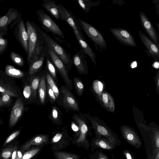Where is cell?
<instances>
[{
	"instance_id": "obj_2",
	"label": "cell",
	"mask_w": 159,
	"mask_h": 159,
	"mask_svg": "<svg viewBox=\"0 0 159 159\" xmlns=\"http://www.w3.org/2000/svg\"><path fill=\"white\" fill-rule=\"evenodd\" d=\"M80 26L93 43L96 49L100 52L107 48L106 40L101 33L94 26L80 19H77Z\"/></svg>"
},
{
	"instance_id": "obj_1",
	"label": "cell",
	"mask_w": 159,
	"mask_h": 159,
	"mask_svg": "<svg viewBox=\"0 0 159 159\" xmlns=\"http://www.w3.org/2000/svg\"><path fill=\"white\" fill-rule=\"evenodd\" d=\"M25 25L28 36L27 60L29 65L44 52L46 40L43 31L34 23L27 20Z\"/></svg>"
},
{
	"instance_id": "obj_50",
	"label": "cell",
	"mask_w": 159,
	"mask_h": 159,
	"mask_svg": "<svg viewBox=\"0 0 159 159\" xmlns=\"http://www.w3.org/2000/svg\"><path fill=\"white\" fill-rule=\"evenodd\" d=\"M159 63L158 62H156L154 63V67L156 68H158L159 67Z\"/></svg>"
},
{
	"instance_id": "obj_5",
	"label": "cell",
	"mask_w": 159,
	"mask_h": 159,
	"mask_svg": "<svg viewBox=\"0 0 159 159\" xmlns=\"http://www.w3.org/2000/svg\"><path fill=\"white\" fill-rule=\"evenodd\" d=\"M45 52L46 55L49 58L53 65L56 67L65 82L68 84H70L71 80L64 64L55 52L48 47L46 41Z\"/></svg>"
},
{
	"instance_id": "obj_37",
	"label": "cell",
	"mask_w": 159,
	"mask_h": 159,
	"mask_svg": "<svg viewBox=\"0 0 159 159\" xmlns=\"http://www.w3.org/2000/svg\"><path fill=\"white\" fill-rule=\"evenodd\" d=\"M0 100V107L8 105L11 101V96L7 94L1 93Z\"/></svg>"
},
{
	"instance_id": "obj_42",
	"label": "cell",
	"mask_w": 159,
	"mask_h": 159,
	"mask_svg": "<svg viewBox=\"0 0 159 159\" xmlns=\"http://www.w3.org/2000/svg\"><path fill=\"white\" fill-rule=\"evenodd\" d=\"M62 134L60 133L57 134L52 139V142L53 143H56L59 141L62 137Z\"/></svg>"
},
{
	"instance_id": "obj_40",
	"label": "cell",
	"mask_w": 159,
	"mask_h": 159,
	"mask_svg": "<svg viewBox=\"0 0 159 159\" xmlns=\"http://www.w3.org/2000/svg\"><path fill=\"white\" fill-rule=\"evenodd\" d=\"M47 86L48 93L49 97L52 100L55 101L56 97L53 91L48 85Z\"/></svg>"
},
{
	"instance_id": "obj_23",
	"label": "cell",
	"mask_w": 159,
	"mask_h": 159,
	"mask_svg": "<svg viewBox=\"0 0 159 159\" xmlns=\"http://www.w3.org/2000/svg\"><path fill=\"white\" fill-rule=\"evenodd\" d=\"M77 2L82 10L86 13H88L91 8L99 4L100 1L93 2L89 0H77Z\"/></svg>"
},
{
	"instance_id": "obj_14",
	"label": "cell",
	"mask_w": 159,
	"mask_h": 159,
	"mask_svg": "<svg viewBox=\"0 0 159 159\" xmlns=\"http://www.w3.org/2000/svg\"><path fill=\"white\" fill-rule=\"evenodd\" d=\"M24 109V105L21 98H19L12 107L10 116L9 125L11 128L16 124L21 116Z\"/></svg>"
},
{
	"instance_id": "obj_27",
	"label": "cell",
	"mask_w": 159,
	"mask_h": 159,
	"mask_svg": "<svg viewBox=\"0 0 159 159\" xmlns=\"http://www.w3.org/2000/svg\"><path fill=\"white\" fill-rule=\"evenodd\" d=\"M7 31L8 29H0V55L4 53L7 47V40L6 38H4L3 36L7 34Z\"/></svg>"
},
{
	"instance_id": "obj_44",
	"label": "cell",
	"mask_w": 159,
	"mask_h": 159,
	"mask_svg": "<svg viewBox=\"0 0 159 159\" xmlns=\"http://www.w3.org/2000/svg\"><path fill=\"white\" fill-rule=\"evenodd\" d=\"M98 159H109L103 153L100 152L98 155Z\"/></svg>"
},
{
	"instance_id": "obj_10",
	"label": "cell",
	"mask_w": 159,
	"mask_h": 159,
	"mask_svg": "<svg viewBox=\"0 0 159 159\" xmlns=\"http://www.w3.org/2000/svg\"><path fill=\"white\" fill-rule=\"evenodd\" d=\"M139 17L142 26L148 37L155 44L159 45L158 34L147 16L142 11H140Z\"/></svg>"
},
{
	"instance_id": "obj_35",
	"label": "cell",
	"mask_w": 159,
	"mask_h": 159,
	"mask_svg": "<svg viewBox=\"0 0 159 159\" xmlns=\"http://www.w3.org/2000/svg\"><path fill=\"white\" fill-rule=\"evenodd\" d=\"M55 155L57 159H79L75 155L65 152H57Z\"/></svg>"
},
{
	"instance_id": "obj_24",
	"label": "cell",
	"mask_w": 159,
	"mask_h": 159,
	"mask_svg": "<svg viewBox=\"0 0 159 159\" xmlns=\"http://www.w3.org/2000/svg\"><path fill=\"white\" fill-rule=\"evenodd\" d=\"M6 74L12 77L20 78L23 77L24 72L20 70L17 69L12 65H7L5 67Z\"/></svg>"
},
{
	"instance_id": "obj_26",
	"label": "cell",
	"mask_w": 159,
	"mask_h": 159,
	"mask_svg": "<svg viewBox=\"0 0 159 159\" xmlns=\"http://www.w3.org/2000/svg\"><path fill=\"white\" fill-rule=\"evenodd\" d=\"M101 100L104 105L109 110L113 111L114 109V103L112 98L110 95L104 92L102 95Z\"/></svg>"
},
{
	"instance_id": "obj_3",
	"label": "cell",
	"mask_w": 159,
	"mask_h": 159,
	"mask_svg": "<svg viewBox=\"0 0 159 159\" xmlns=\"http://www.w3.org/2000/svg\"><path fill=\"white\" fill-rule=\"evenodd\" d=\"M38 20L43 28L47 32L64 38L63 33L59 25L43 10L38 9L36 11Z\"/></svg>"
},
{
	"instance_id": "obj_9",
	"label": "cell",
	"mask_w": 159,
	"mask_h": 159,
	"mask_svg": "<svg viewBox=\"0 0 159 159\" xmlns=\"http://www.w3.org/2000/svg\"><path fill=\"white\" fill-rule=\"evenodd\" d=\"M14 34L16 40L19 43L27 55L28 52V34L24 20L21 19L16 25Z\"/></svg>"
},
{
	"instance_id": "obj_11",
	"label": "cell",
	"mask_w": 159,
	"mask_h": 159,
	"mask_svg": "<svg viewBox=\"0 0 159 159\" xmlns=\"http://www.w3.org/2000/svg\"><path fill=\"white\" fill-rule=\"evenodd\" d=\"M140 39L146 49L147 55L152 57L154 60H159V45L155 44L144 33L140 30L139 31Z\"/></svg>"
},
{
	"instance_id": "obj_7",
	"label": "cell",
	"mask_w": 159,
	"mask_h": 159,
	"mask_svg": "<svg viewBox=\"0 0 159 159\" xmlns=\"http://www.w3.org/2000/svg\"><path fill=\"white\" fill-rule=\"evenodd\" d=\"M110 31L116 39L124 45L136 47L137 45L133 36L127 30L121 28H111Z\"/></svg>"
},
{
	"instance_id": "obj_19",
	"label": "cell",
	"mask_w": 159,
	"mask_h": 159,
	"mask_svg": "<svg viewBox=\"0 0 159 159\" xmlns=\"http://www.w3.org/2000/svg\"><path fill=\"white\" fill-rule=\"evenodd\" d=\"M42 6L56 20L60 19L59 7L54 0H43Z\"/></svg>"
},
{
	"instance_id": "obj_16",
	"label": "cell",
	"mask_w": 159,
	"mask_h": 159,
	"mask_svg": "<svg viewBox=\"0 0 159 159\" xmlns=\"http://www.w3.org/2000/svg\"><path fill=\"white\" fill-rule=\"evenodd\" d=\"M74 34L82 52L84 54L88 55L92 62L96 65V58L97 56L95 53L93 52L85 39L82 38L77 33H74Z\"/></svg>"
},
{
	"instance_id": "obj_22",
	"label": "cell",
	"mask_w": 159,
	"mask_h": 159,
	"mask_svg": "<svg viewBox=\"0 0 159 159\" xmlns=\"http://www.w3.org/2000/svg\"><path fill=\"white\" fill-rule=\"evenodd\" d=\"M96 147L106 150H111L115 148V145L107 139L102 137L95 139L93 142Z\"/></svg>"
},
{
	"instance_id": "obj_31",
	"label": "cell",
	"mask_w": 159,
	"mask_h": 159,
	"mask_svg": "<svg viewBox=\"0 0 159 159\" xmlns=\"http://www.w3.org/2000/svg\"><path fill=\"white\" fill-rule=\"evenodd\" d=\"M10 57L12 61L17 65L21 67L24 66V59L20 54L12 51L10 54Z\"/></svg>"
},
{
	"instance_id": "obj_8",
	"label": "cell",
	"mask_w": 159,
	"mask_h": 159,
	"mask_svg": "<svg viewBox=\"0 0 159 159\" xmlns=\"http://www.w3.org/2000/svg\"><path fill=\"white\" fill-rule=\"evenodd\" d=\"M21 19V15L18 10L13 7H10L5 15L0 17V29H8V26L13 21L10 28L11 29Z\"/></svg>"
},
{
	"instance_id": "obj_4",
	"label": "cell",
	"mask_w": 159,
	"mask_h": 159,
	"mask_svg": "<svg viewBox=\"0 0 159 159\" xmlns=\"http://www.w3.org/2000/svg\"><path fill=\"white\" fill-rule=\"evenodd\" d=\"M43 33L48 47L55 52L62 61L66 67H71L73 62L70 54L48 34L44 32Z\"/></svg>"
},
{
	"instance_id": "obj_29",
	"label": "cell",
	"mask_w": 159,
	"mask_h": 159,
	"mask_svg": "<svg viewBox=\"0 0 159 159\" xmlns=\"http://www.w3.org/2000/svg\"><path fill=\"white\" fill-rule=\"evenodd\" d=\"M0 93L8 94L11 97H18V95L15 89L8 85L0 83Z\"/></svg>"
},
{
	"instance_id": "obj_21",
	"label": "cell",
	"mask_w": 159,
	"mask_h": 159,
	"mask_svg": "<svg viewBox=\"0 0 159 159\" xmlns=\"http://www.w3.org/2000/svg\"><path fill=\"white\" fill-rule=\"evenodd\" d=\"M45 58V52L39 58L29 65L28 73L29 75L31 76L34 75L41 68L44 64Z\"/></svg>"
},
{
	"instance_id": "obj_33",
	"label": "cell",
	"mask_w": 159,
	"mask_h": 159,
	"mask_svg": "<svg viewBox=\"0 0 159 159\" xmlns=\"http://www.w3.org/2000/svg\"><path fill=\"white\" fill-rule=\"evenodd\" d=\"M40 149L39 148H34L29 149L23 153L20 159H31L40 151Z\"/></svg>"
},
{
	"instance_id": "obj_32",
	"label": "cell",
	"mask_w": 159,
	"mask_h": 159,
	"mask_svg": "<svg viewBox=\"0 0 159 159\" xmlns=\"http://www.w3.org/2000/svg\"><path fill=\"white\" fill-rule=\"evenodd\" d=\"M46 77L48 85L53 91L56 97L57 98L59 94V90L52 76L49 73H47Z\"/></svg>"
},
{
	"instance_id": "obj_46",
	"label": "cell",
	"mask_w": 159,
	"mask_h": 159,
	"mask_svg": "<svg viewBox=\"0 0 159 159\" xmlns=\"http://www.w3.org/2000/svg\"><path fill=\"white\" fill-rule=\"evenodd\" d=\"M98 90L100 94L102 90L103 86L102 83L100 81H98Z\"/></svg>"
},
{
	"instance_id": "obj_43",
	"label": "cell",
	"mask_w": 159,
	"mask_h": 159,
	"mask_svg": "<svg viewBox=\"0 0 159 159\" xmlns=\"http://www.w3.org/2000/svg\"><path fill=\"white\" fill-rule=\"evenodd\" d=\"M52 115L53 118L54 120H56L58 117V112L55 108H53L52 110Z\"/></svg>"
},
{
	"instance_id": "obj_38",
	"label": "cell",
	"mask_w": 159,
	"mask_h": 159,
	"mask_svg": "<svg viewBox=\"0 0 159 159\" xmlns=\"http://www.w3.org/2000/svg\"><path fill=\"white\" fill-rule=\"evenodd\" d=\"M20 130H17L11 133L5 141L3 147L6 146L11 142L20 134Z\"/></svg>"
},
{
	"instance_id": "obj_51",
	"label": "cell",
	"mask_w": 159,
	"mask_h": 159,
	"mask_svg": "<svg viewBox=\"0 0 159 159\" xmlns=\"http://www.w3.org/2000/svg\"><path fill=\"white\" fill-rule=\"evenodd\" d=\"M1 16V15L0 12V17Z\"/></svg>"
},
{
	"instance_id": "obj_34",
	"label": "cell",
	"mask_w": 159,
	"mask_h": 159,
	"mask_svg": "<svg viewBox=\"0 0 159 159\" xmlns=\"http://www.w3.org/2000/svg\"><path fill=\"white\" fill-rule=\"evenodd\" d=\"M46 66L48 69L52 76L56 80V73L55 66L49 58L46 55Z\"/></svg>"
},
{
	"instance_id": "obj_48",
	"label": "cell",
	"mask_w": 159,
	"mask_h": 159,
	"mask_svg": "<svg viewBox=\"0 0 159 159\" xmlns=\"http://www.w3.org/2000/svg\"><path fill=\"white\" fill-rule=\"evenodd\" d=\"M71 128L74 131H77L79 129L78 127L74 123H73L71 124Z\"/></svg>"
},
{
	"instance_id": "obj_18",
	"label": "cell",
	"mask_w": 159,
	"mask_h": 159,
	"mask_svg": "<svg viewBox=\"0 0 159 159\" xmlns=\"http://www.w3.org/2000/svg\"><path fill=\"white\" fill-rule=\"evenodd\" d=\"M48 140V138L46 135H41L35 136L26 142L20 147V150L23 153L29 150L32 146L39 145L46 143Z\"/></svg>"
},
{
	"instance_id": "obj_25",
	"label": "cell",
	"mask_w": 159,
	"mask_h": 159,
	"mask_svg": "<svg viewBox=\"0 0 159 159\" xmlns=\"http://www.w3.org/2000/svg\"><path fill=\"white\" fill-rule=\"evenodd\" d=\"M38 91L39 97L42 104H44L46 94L45 80L44 75H43L40 80Z\"/></svg>"
},
{
	"instance_id": "obj_17",
	"label": "cell",
	"mask_w": 159,
	"mask_h": 159,
	"mask_svg": "<svg viewBox=\"0 0 159 159\" xmlns=\"http://www.w3.org/2000/svg\"><path fill=\"white\" fill-rule=\"evenodd\" d=\"M61 91L63 95L64 105L75 111H79V105L71 93L64 87H61Z\"/></svg>"
},
{
	"instance_id": "obj_47",
	"label": "cell",
	"mask_w": 159,
	"mask_h": 159,
	"mask_svg": "<svg viewBox=\"0 0 159 159\" xmlns=\"http://www.w3.org/2000/svg\"><path fill=\"white\" fill-rule=\"evenodd\" d=\"M20 150H18L17 154L16 159H20L21 158L23 154Z\"/></svg>"
},
{
	"instance_id": "obj_20",
	"label": "cell",
	"mask_w": 159,
	"mask_h": 159,
	"mask_svg": "<svg viewBox=\"0 0 159 159\" xmlns=\"http://www.w3.org/2000/svg\"><path fill=\"white\" fill-rule=\"evenodd\" d=\"M74 119L78 123L80 130V135L76 140V142L83 143L86 140V136L88 131V128L85 123L83 120L76 115L74 116Z\"/></svg>"
},
{
	"instance_id": "obj_39",
	"label": "cell",
	"mask_w": 159,
	"mask_h": 159,
	"mask_svg": "<svg viewBox=\"0 0 159 159\" xmlns=\"http://www.w3.org/2000/svg\"><path fill=\"white\" fill-rule=\"evenodd\" d=\"M23 94L26 99H28L30 98L32 96V91L30 85L27 84L24 86L23 90Z\"/></svg>"
},
{
	"instance_id": "obj_13",
	"label": "cell",
	"mask_w": 159,
	"mask_h": 159,
	"mask_svg": "<svg viewBox=\"0 0 159 159\" xmlns=\"http://www.w3.org/2000/svg\"><path fill=\"white\" fill-rule=\"evenodd\" d=\"M121 130L124 138L128 143L137 148H141L142 142L134 130L125 126H122Z\"/></svg>"
},
{
	"instance_id": "obj_6",
	"label": "cell",
	"mask_w": 159,
	"mask_h": 159,
	"mask_svg": "<svg viewBox=\"0 0 159 159\" xmlns=\"http://www.w3.org/2000/svg\"><path fill=\"white\" fill-rule=\"evenodd\" d=\"M58 6L59 9L60 19L66 22L73 29L74 33L78 34L82 38L84 39L77 20L71 11L67 9L60 4L58 5Z\"/></svg>"
},
{
	"instance_id": "obj_49",
	"label": "cell",
	"mask_w": 159,
	"mask_h": 159,
	"mask_svg": "<svg viewBox=\"0 0 159 159\" xmlns=\"http://www.w3.org/2000/svg\"><path fill=\"white\" fill-rule=\"evenodd\" d=\"M137 66V64L136 62H133L131 65V66L132 68H134L136 67Z\"/></svg>"
},
{
	"instance_id": "obj_28",
	"label": "cell",
	"mask_w": 159,
	"mask_h": 159,
	"mask_svg": "<svg viewBox=\"0 0 159 159\" xmlns=\"http://www.w3.org/2000/svg\"><path fill=\"white\" fill-rule=\"evenodd\" d=\"M17 148L16 146L9 145L2 150L0 154V157L2 159H10L12 152Z\"/></svg>"
},
{
	"instance_id": "obj_45",
	"label": "cell",
	"mask_w": 159,
	"mask_h": 159,
	"mask_svg": "<svg viewBox=\"0 0 159 159\" xmlns=\"http://www.w3.org/2000/svg\"><path fill=\"white\" fill-rule=\"evenodd\" d=\"M17 148L15 150L12 152L10 159H16L18 151Z\"/></svg>"
},
{
	"instance_id": "obj_52",
	"label": "cell",
	"mask_w": 159,
	"mask_h": 159,
	"mask_svg": "<svg viewBox=\"0 0 159 159\" xmlns=\"http://www.w3.org/2000/svg\"><path fill=\"white\" fill-rule=\"evenodd\" d=\"M1 98V97H0V100Z\"/></svg>"
},
{
	"instance_id": "obj_36",
	"label": "cell",
	"mask_w": 159,
	"mask_h": 159,
	"mask_svg": "<svg viewBox=\"0 0 159 159\" xmlns=\"http://www.w3.org/2000/svg\"><path fill=\"white\" fill-rule=\"evenodd\" d=\"M74 84L75 89L78 94L81 95L84 90V85L81 80L79 78L75 77L74 79Z\"/></svg>"
},
{
	"instance_id": "obj_30",
	"label": "cell",
	"mask_w": 159,
	"mask_h": 159,
	"mask_svg": "<svg viewBox=\"0 0 159 159\" xmlns=\"http://www.w3.org/2000/svg\"><path fill=\"white\" fill-rule=\"evenodd\" d=\"M40 80L39 77L37 76L32 78L30 80V85L32 91V97L33 98H36Z\"/></svg>"
},
{
	"instance_id": "obj_12",
	"label": "cell",
	"mask_w": 159,
	"mask_h": 159,
	"mask_svg": "<svg viewBox=\"0 0 159 159\" xmlns=\"http://www.w3.org/2000/svg\"><path fill=\"white\" fill-rule=\"evenodd\" d=\"M93 128L98 137L104 138L115 145L119 144L118 139L107 127L98 123L94 121H91Z\"/></svg>"
},
{
	"instance_id": "obj_41",
	"label": "cell",
	"mask_w": 159,
	"mask_h": 159,
	"mask_svg": "<svg viewBox=\"0 0 159 159\" xmlns=\"http://www.w3.org/2000/svg\"><path fill=\"white\" fill-rule=\"evenodd\" d=\"M126 159H134L132 154L127 150H124L123 152Z\"/></svg>"
},
{
	"instance_id": "obj_15",
	"label": "cell",
	"mask_w": 159,
	"mask_h": 159,
	"mask_svg": "<svg viewBox=\"0 0 159 159\" xmlns=\"http://www.w3.org/2000/svg\"><path fill=\"white\" fill-rule=\"evenodd\" d=\"M72 60L73 64L79 73L81 74H86L88 70L87 63L85 56L81 50L73 56Z\"/></svg>"
}]
</instances>
